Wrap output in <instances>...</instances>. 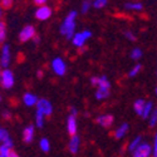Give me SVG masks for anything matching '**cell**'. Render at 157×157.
<instances>
[{"instance_id": "cell-8", "label": "cell", "mask_w": 157, "mask_h": 157, "mask_svg": "<svg viewBox=\"0 0 157 157\" xmlns=\"http://www.w3.org/2000/svg\"><path fill=\"white\" fill-rule=\"evenodd\" d=\"M36 109L42 111L47 117H49L52 113H53V107H52L50 102L47 101V99H38V102H36Z\"/></svg>"}, {"instance_id": "cell-30", "label": "cell", "mask_w": 157, "mask_h": 157, "mask_svg": "<svg viewBox=\"0 0 157 157\" xmlns=\"http://www.w3.org/2000/svg\"><path fill=\"white\" fill-rule=\"evenodd\" d=\"M124 38L127 39V40H129V42H136V35H135V33H132V32H131V30H126L124 33Z\"/></svg>"}, {"instance_id": "cell-11", "label": "cell", "mask_w": 157, "mask_h": 157, "mask_svg": "<svg viewBox=\"0 0 157 157\" xmlns=\"http://www.w3.org/2000/svg\"><path fill=\"white\" fill-rule=\"evenodd\" d=\"M67 131L71 136L77 135V118H75V114H69L68 120H67Z\"/></svg>"}, {"instance_id": "cell-39", "label": "cell", "mask_w": 157, "mask_h": 157, "mask_svg": "<svg viewBox=\"0 0 157 157\" xmlns=\"http://www.w3.org/2000/svg\"><path fill=\"white\" fill-rule=\"evenodd\" d=\"M2 67H3V65H2V63H0V78H2V72H3L2 71Z\"/></svg>"}, {"instance_id": "cell-2", "label": "cell", "mask_w": 157, "mask_h": 157, "mask_svg": "<svg viewBox=\"0 0 157 157\" xmlns=\"http://www.w3.org/2000/svg\"><path fill=\"white\" fill-rule=\"evenodd\" d=\"M92 38V32L90 30H83V32H79V33H75L72 38V43L74 47L77 48H81V47H84V44L87 43L88 39Z\"/></svg>"}, {"instance_id": "cell-14", "label": "cell", "mask_w": 157, "mask_h": 157, "mask_svg": "<svg viewBox=\"0 0 157 157\" xmlns=\"http://www.w3.org/2000/svg\"><path fill=\"white\" fill-rule=\"evenodd\" d=\"M34 138V126H27L23 129V140L25 143H30Z\"/></svg>"}, {"instance_id": "cell-36", "label": "cell", "mask_w": 157, "mask_h": 157, "mask_svg": "<svg viewBox=\"0 0 157 157\" xmlns=\"http://www.w3.org/2000/svg\"><path fill=\"white\" fill-rule=\"evenodd\" d=\"M33 39H34V43H35V44H39V42H40V36L36 35V34L34 35V38H33Z\"/></svg>"}, {"instance_id": "cell-17", "label": "cell", "mask_w": 157, "mask_h": 157, "mask_svg": "<svg viewBox=\"0 0 157 157\" xmlns=\"http://www.w3.org/2000/svg\"><path fill=\"white\" fill-rule=\"evenodd\" d=\"M128 128H129L128 123H123V124H121L118 128H117V129L114 131V135H113V136H114V138H116V140H122V138L126 136Z\"/></svg>"}, {"instance_id": "cell-34", "label": "cell", "mask_w": 157, "mask_h": 157, "mask_svg": "<svg viewBox=\"0 0 157 157\" xmlns=\"http://www.w3.org/2000/svg\"><path fill=\"white\" fill-rule=\"evenodd\" d=\"M2 116H3V118H4V120H6V121L11 120V113H10L9 111H4Z\"/></svg>"}, {"instance_id": "cell-41", "label": "cell", "mask_w": 157, "mask_h": 157, "mask_svg": "<svg viewBox=\"0 0 157 157\" xmlns=\"http://www.w3.org/2000/svg\"><path fill=\"white\" fill-rule=\"evenodd\" d=\"M156 94H157V87H156Z\"/></svg>"}, {"instance_id": "cell-10", "label": "cell", "mask_w": 157, "mask_h": 157, "mask_svg": "<svg viewBox=\"0 0 157 157\" xmlns=\"http://www.w3.org/2000/svg\"><path fill=\"white\" fill-rule=\"evenodd\" d=\"M10 59H11V56H10V47L8 44H4L3 45V49H2V57H0V63L4 68H8L9 64H10Z\"/></svg>"}, {"instance_id": "cell-5", "label": "cell", "mask_w": 157, "mask_h": 157, "mask_svg": "<svg viewBox=\"0 0 157 157\" xmlns=\"http://www.w3.org/2000/svg\"><path fill=\"white\" fill-rule=\"evenodd\" d=\"M35 34H36V32H35V28L33 27V25H25L19 33V40L21 43L29 42L34 38Z\"/></svg>"}, {"instance_id": "cell-21", "label": "cell", "mask_w": 157, "mask_h": 157, "mask_svg": "<svg viewBox=\"0 0 157 157\" xmlns=\"http://www.w3.org/2000/svg\"><path fill=\"white\" fill-rule=\"evenodd\" d=\"M145 104H146V101H145V99H137V101L133 103V109H135V112H136L138 116L142 114L143 108H145Z\"/></svg>"}, {"instance_id": "cell-24", "label": "cell", "mask_w": 157, "mask_h": 157, "mask_svg": "<svg viewBox=\"0 0 157 157\" xmlns=\"http://www.w3.org/2000/svg\"><path fill=\"white\" fill-rule=\"evenodd\" d=\"M6 38V25L5 23L0 21V43H3Z\"/></svg>"}, {"instance_id": "cell-23", "label": "cell", "mask_w": 157, "mask_h": 157, "mask_svg": "<svg viewBox=\"0 0 157 157\" xmlns=\"http://www.w3.org/2000/svg\"><path fill=\"white\" fill-rule=\"evenodd\" d=\"M39 147H40V150L43 151V152H49V150H50V143H49V141L47 140V138H42L40 140V142H39Z\"/></svg>"}, {"instance_id": "cell-4", "label": "cell", "mask_w": 157, "mask_h": 157, "mask_svg": "<svg viewBox=\"0 0 157 157\" xmlns=\"http://www.w3.org/2000/svg\"><path fill=\"white\" fill-rule=\"evenodd\" d=\"M152 152H153V148L151 147V145H148L146 142H141L138 147L132 152V155L135 157H148L152 155Z\"/></svg>"}, {"instance_id": "cell-32", "label": "cell", "mask_w": 157, "mask_h": 157, "mask_svg": "<svg viewBox=\"0 0 157 157\" xmlns=\"http://www.w3.org/2000/svg\"><path fill=\"white\" fill-rule=\"evenodd\" d=\"M0 3H2V6H4L5 9H9L13 5V0H0Z\"/></svg>"}, {"instance_id": "cell-16", "label": "cell", "mask_w": 157, "mask_h": 157, "mask_svg": "<svg viewBox=\"0 0 157 157\" xmlns=\"http://www.w3.org/2000/svg\"><path fill=\"white\" fill-rule=\"evenodd\" d=\"M23 102L25 106L28 107H33V106H36V102H38V97L33 93H25L24 97H23Z\"/></svg>"}, {"instance_id": "cell-15", "label": "cell", "mask_w": 157, "mask_h": 157, "mask_svg": "<svg viewBox=\"0 0 157 157\" xmlns=\"http://www.w3.org/2000/svg\"><path fill=\"white\" fill-rule=\"evenodd\" d=\"M109 89L111 88H106V87H97L96 90V98L98 101H104L109 97Z\"/></svg>"}, {"instance_id": "cell-43", "label": "cell", "mask_w": 157, "mask_h": 157, "mask_svg": "<svg viewBox=\"0 0 157 157\" xmlns=\"http://www.w3.org/2000/svg\"><path fill=\"white\" fill-rule=\"evenodd\" d=\"M0 102H2V97H0Z\"/></svg>"}, {"instance_id": "cell-6", "label": "cell", "mask_w": 157, "mask_h": 157, "mask_svg": "<svg viewBox=\"0 0 157 157\" xmlns=\"http://www.w3.org/2000/svg\"><path fill=\"white\" fill-rule=\"evenodd\" d=\"M52 69L57 75H64L67 73V64L62 58H54L52 60Z\"/></svg>"}, {"instance_id": "cell-42", "label": "cell", "mask_w": 157, "mask_h": 157, "mask_svg": "<svg viewBox=\"0 0 157 157\" xmlns=\"http://www.w3.org/2000/svg\"><path fill=\"white\" fill-rule=\"evenodd\" d=\"M155 111H156V113H157V107H156V109H155Z\"/></svg>"}, {"instance_id": "cell-19", "label": "cell", "mask_w": 157, "mask_h": 157, "mask_svg": "<svg viewBox=\"0 0 157 157\" xmlns=\"http://www.w3.org/2000/svg\"><path fill=\"white\" fill-rule=\"evenodd\" d=\"M124 9L128 10V11H142L143 5L141 3H137V2H135V3H126L124 4Z\"/></svg>"}, {"instance_id": "cell-35", "label": "cell", "mask_w": 157, "mask_h": 157, "mask_svg": "<svg viewBox=\"0 0 157 157\" xmlns=\"http://www.w3.org/2000/svg\"><path fill=\"white\" fill-rule=\"evenodd\" d=\"M47 2H48V0H34V3L36 5H44Z\"/></svg>"}, {"instance_id": "cell-31", "label": "cell", "mask_w": 157, "mask_h": 157, "mask_svg": "<svg viewBox=\"0 0 157 157\" xmlns=\"http://www.w3.org/2000/svg\"><path fill=\"white\" fill-rule=\"evenodd\" d=\"M157 123V113L156 111H152L151 116H150V127H155Z\"/></svg>"}, {"instance_id": "cell-1", "label": "cell", "mask_w": 157, "mask_h": 157, "mask_svg": "<svg viewBox=\"0 0 157 157\" xmlns=\"http://www.w3.org/2000/svg\"><path fill=\"white\" fill-rule=\"evenodd\" d=\"M75 18H77V11L73 10L71 13H68V15L65 17V19L63 20L62 25H60V34L64 35L67 39H71L74 35V30H75Z\"/></svg>"}, {"instance_id": "cell-40", "label": "cell", "mask_w": 157, "mask_h": 157, "mask_svg": "<svg viewBox=\"0 0 157 157\" xmlns=\"http://www.w3.org/2000/svg\"><path fill=\"white\" fill-rule=\"evenodd\" d=\"M2 15H3V11H2V8H0V21H2Z\"/></svg>"}, {"instance_id": "cell-28", "label": "cell", "mask_w": 157, "mask_h": 157, "mask_svg": "<svg viewBox=\"0 0 157 157\" xmlns=\"http://www.w3.org/2000/svg\"><path fill=\"white\" fill-rule=\"evenodd\" d=\"M92 5L96 8V9H102L107 5V0H93Z\"/></svg>"}, {"instance_id": "cell-25", "label": "cell", "mask_w": 157, "mask_h": 157, "mask_svg": "<svg viewBox=\"0 0 157 157\" xmlns=\"http://www.w3.org/2000/svg\"><path fill=\"white\" fill-rule=\"evenodd\" d=\"M131 58H132L133 60H140L142 58V50L140 48L132 49V52H131Z\"/></svg>"}, {"instance_id": "cell-12", "label": "cell", "mask_w": 157, "mask_h": 157, "mask_svg": "<svg viewBox=\"0 0 157 157\" xmlns=\"http://www.w3.org/2000/svg\"><path fill=\"white\" fill-rule=\"evenodd\" d=\"M79 145H81V141H79V137H78L77 135H73L71 136V141L68 143V148H69V152L75 155L78 152V150H79Z\"/></svg>"}, {"instance_id": "cell-7", "label": "cell", "mask_w": 157, "mask_h": 157, "mask_svg": "<svg viewBox=\"0 0 157 157\" xmlns=\"http://www.w3.org/2000/svg\"><path fill=\"white\" fill-rule=\"evenodd\" d=\"M50 17H52V9L49 6H47L45 4L44 5H39V8L35 11V18L38 20L43 21V20H48Z\"/></svg>"}, {"instance_id": "cell-13", "label": "cell", "mask_w": 157, "mask_h": 157, "mask_svg": "<svg viewBox=\"0 0 157 157\" xmlns=\"http://www.w3.org/2000/svg\"><path fill=\"white\" fill-rule=\"evenodd\" d=\"M14 148L6 146L5 143H0V157H17Z\"/></svg>"}, {"instance_id": "cell-27", "label": "cell", "mask_w": 157, "mask_h": 157, "mask_svg": "<svg viewBox=\"0 0 157 157\" xmlns=\"http://www.w3.org/2000/svg\"><path fill=\"white\" fill-rule=\"evenodd\" d=\"M9 137H10V135H9L8 131L5 128H3V127H0V143L5 142Z\"/></svg>"}, {"instance_id": "cell-22", "label": "cell", "mask_w": 157, "mask_h": 157, "mask_svg": "<svg viewBox=\"0 0 157 157\" xmlns=\"http://www.w3.org/2000/svg\"><path fill=\"white\" fill-rule=\"evenodd\" d=\"M141 142H142V137H141V136H137V137H136L133 141H131V142H129V145H128L127 150H128L131 153H132V152H133V151H135V150L138 147V145H140Z\"/></svg>"}, {"instance_id": "cell-26", "label": "cell", "mask_w": 157, "mask_h": 157, "mask_svg": "<svg viewBox=\"0 0 157 157\" xmlns=\"http://www.w3.org/2000/svg\"><path fill=\"white\" fill-rule=\"evenodd\" d=\"M141 69H142V65H141V64H136L135 67L129 71L128 77H129V78H133V77H136V75H137V74L141 72Z\"/></svg>"}, {"instance_id": "cell-20", "label": "cell", "mask_w": 157, "mask_h": 157, "mask_svg": "<svg viewBox=\"0 0 157 157\" xmlns=\"http://www.w3.org/2000/svg\"><path fill=\"white\" fill-rule=\"evenodd\" d=\"M152 111H153V103H152V102H146L145 108H143V112H142L141 117H142V118H145V120L150 118Z\"/></svg>"}, {"instance_id": "cell-9", "label": "cell", "mask_w": 157, "mask_h": 157, "mask_svg": "<svg viewBox=\"0 0 157 157\" xmlns=\"http://www.w3.org/2000/svg\"><path fill=\"white\" fill-rule=\"evenodd\" d=\"M96 122L99 126L104 127V128H109L113 124L114 118H113L112 114H101V116H98L97 118H96Z\"/></svg>"}, {"instance_id": "cell-33", "label": "cell", "mask_w": 157, "mask_h": 157, "mask_svg": "<svg viewBox=\"0 0 157 157\" xmlns=\"http://www.w3.org/2000/svg\"><path fill=\"white\" fill-rule=\"evenodd\" d=\"M152 155L155 157H157V132L155 135V143H153V152H152Z\"/></svg>"}, {"instance_id": "cell-38", "label": "cell", "mask_w": 157, "mask_h": 157, "mask_svg": "<svg viewBox=\"0 0 157 157\" xmlns=\"http://www.w3.org/2000/svg\"><path fill=\"white\" fill-rule=\"evenodd\" d=\"M38 77H39V78H42V77H43V72H42V71H39V72H38Z\"/></svg>"}, {"instance_id": "cell-3", "label": "cell", "mask_w": 157, "mask_h": 157, "mask_svg": "<svg viewBox=\"0 0 157 157\" xmlns=\"http://www.w3.org/2000/svg\"><path fill=\"white\" fill-rule=\"evenodd\" d=\"M14 74L13 72L8 68H5L2 72V78H0V83H2V87L4 89H10L13 86H14Z\"/></svg>"}, {"instance_id": "cell-37", "label": "cell", "mask_w": 157, "mask_h": 157, "mask_svg": "<svg viewBox=\"0 0 157 157\" xmlns=\"http://www.w3.org/2000/svg\"><path fill=\"white\" fill-rule=\"evenodd\" d=\"M71 113H72V114H75V116H77V113H78V111H77V108H74V107H72V108H71Z\"/></svg>"}, {"instance_id": "cell-29", "label": "cell", "mask_w": 157, "mask_h": 157, "mask_svg": "<svg viewBox=\"0 0 157 157\" xmlns=\"http://www.w3.org/2000/svg\"><path fill=\"white\" fill-rule=\"evenodd\" d=\"M90 6H93L92 5V2H89V0H84L83 4H82V13H83V14H86V13L89 11Z\"/></svg>"}, {"instance_id": "cell-18", "label": "cell", "mask_w": 157, "mask_h": 157, "mask_svg": "<svg viewBox=\"0 0 157 157\" xmlns=\"http://www.w3.org/2000/svg\"><path fill=\"white\" fill-rule=\"evenodd\" d=\"M45 114L42 112V111H39V109H36V112H35V126L38 127V128H42L43 126H44V120H45Z\"/></svg>"}]
</instances>
